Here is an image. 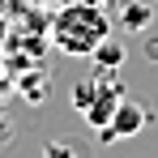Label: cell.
Returning <instances> with one entry per match:
<instances>
[{
    "label": "cell",
    "instance_id": "cell-1",
    "mask_svg": "<svg viewBox=\"0 0 158 158\" xmlns=\"http://www.w3.org/2000/svg\"><path fill=\"white\" fill-rule=\"evenodd\" d=\"M111 34V17L103 13L98 0L69 4L52 17V43L64 56H94V47Z\"/></svg>",
    "mask_w": 158,
    "mask_h": 158
},
{
    "label": "cell",
    "instance_id": "cell-7",
    "mask_svg": "<svg viewBox=\"0 0 158 158\" xmlns=\"http://www.w3.org/2000/svg\"><path fill=\"white\" fill-rule=\"evenodd\" d=\"M94 90H98V81H77V85H73V107H77V111H85V107H90V98H94Z\"/></svg>",
    "mask_w": 158,
    "mask_h": 158
},
{
    "label": "cell",
    "instance_id": "cell-6",
    "mask_svg": "<svg viewBox=\"0 0 158 158\" xmlns=\"http://www.w3.org/2000/svg\"><path fill=\"white\" fill-rule=\"evenodd\" d=\"M43 85H47V77H43V73L22 77V94H26V103H43Z\"/></svg>",
    "mask_w": 158,
    "mask_h": 158
},
{
    "label": "cell",
    "instance_id": "cell-5",
    "mask_svg": "<svg viewBox=\"0 0 158 158\" xmlns=\"http://www.w3.org/2000/svg\"><path fill=\"white\" fill-rule=\"evenodd\" d=\"M94 60H98V69H120V64H124V43H115V39L107 34L103 43L94 47Z\"/></svg>",
    "mask_w": 158,
    "mask_h": 158
},
{
    "label": "cell",
    "instance_id": "cell-4",
    "mask_svg": "<svg viewBox=\"0 0 158 158\" xmlns=\"http://www.w3.org/2000/svg\"><path fill=\"white\" fill-rule=\"evenodd\" d=\"M150 17H154V9H150L145 0H124V4H120V30H128V34L150 30Z\"/></svg>",
    "mask_w": 158,
    "mask_h": 158
},
{
    "label": "cell",
    "instance_id": "cell-2",
    "mask_svg": "<svg viewBox=\"0 0 158 158\" xmlns=\"http://www.w3.org/2000/svg\"><path fill=\"white\" fill-rule=\"evenodd\" d=\"M141 128H145V107L132 103V98H120V107L111 111L107 128H98V137L103 141H132Z\"/></svg>",
    "mask_w": 158,
    "mask_h": 158
},
{
    "label": "cell",
    "instance_id": "cell-8",
    "mask_svg": "<svg viewBox=\"0 0 158 158\" xmlns=\"http://www.w3.org/2000/svg\"><path fill=\"white\" fill-rule=\"evenodd\" d=\"M43 158H77V150H73L69 141H52V145L43 150Z\"/></svg>",
    "mask_w": 158,
    "mask_h": 158
},
{
    "label": "cell",
    "instance_id": "cell-3",
    "mask_svg": "<svg viewBox=\"0 0 158 158\" xmlns=\"http://www.w3.org/2000/svg\"><path fill=\"white\" fill-rule=\"evenodd\" d=\"M120 98H124V90H120V81H98V90H94V98H90V107L81 111L94 128H107V120H111V111L120 107Z\"/></svg>",
    "mask_w": 158,
    "mask_h": 158
}]
</instances>
